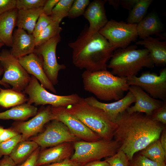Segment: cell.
<instances>
[{
	"instance_id": "cell-1",
	"label": "cell",
	"mask_w": 166,
	"mask_h": 166,
	"mask_svg": "<svg viewBox=\"0 0 166 166\" xmlns=\"http://www.w3.org/2000/svg\"><path fill=\"white\" fill-rule=\"evenodd\" d=\"M115 123L117 127L113 138L129 160L136 153L159 139L164 127L143 113L129 114L126 111L119 115Z\"/></svg>"
},
{
	"instance_id": "cell-2",
	"label": "cell",
	"mask_w": 166,
	"mask_h": 166,
	"mask_svg": "<svg viewBox=\"0 0 166 166\" xmlns=\"http://www.w3.org/2000/svg\"><path fill=\"white\" fill-rule=\"evenodd\" d=\"M68 45L72 49L74 65L90 72L107 70V62L117 49L99 32H89L86 28Z\"/></svg>"
},
{
	"instance_id": "cell-3",
	"label": "cell",
	"mask_w": 166,
	"mask_h": 166,
	"mask_svg": "<svg viewBox=\"0 0 166 166\" xmlns=\"http://www.w3.org/2000/svg\"><path fill=\"white\" fill-rule=\"evenodd\" d=\"M85 90L104 101L119 100L129 90L127 78L113 75L107 70L90 72L85 70L82 74Z\"/></svg>"
},
{
	"instance_id": "cell-4",
	"label": "cell",
	"mask_w": 166,
	"mask_h": 166,
	"mask_svg": "<svg viewBox=\"0 0 166 166\" xmlns=\"http://www.w3.org/2000/svg\"><path fill=\"white\" fill-rule=\"evenodd\" d=\"M154 65L147 49H137L136 45H132L115 50L107 68L113 75L128 79L136 76L143 67L152 68Z\"/></svg>"
},
{
	"instance_id": "cell-5",
	"label": "cell",
	"mask_w": 166,
	"mask_h": 166,
	"mask_svg": "<svg viewBox=\"0 0 166 166\" xmlns=\"http://www.w3.org/2000/svg\"><path fill=\"white\" fill-rule=\"evenodd\" d=\"M65 108L67 112L77 117L102 139H113L117 125L102 110L89 105L82 97L78 102Z\"/></svg>"
},
{
	"instance_id": "cell-6",
	"label": "cell",
	"mask_w": 166,
	"mask_h": 166,
	"mask_svg": "<svg viewBox=\"0 0 166 166\" xmlns=\"http://www.w3.org/2000/svg\"><path fill=\"white\" fill-rule=\"evenodd\" d=\"M74 153L70 159L81 164L111 156L120 149L119 143L115 140L101 139L95 141L79 140L73 143Z\"/></svg>"
},
{
	"instance_id": "cell-7",
	"label": "cell",
	"mask_w": 166,
	"mask_h": 166,
	"mask_svg": "<svg viewBox=\"0 0 166 166\" xmlns=\"http://www.w3.org/2000/svg\"><path fill=\"white\" fill-rule=\"evenodd\" d=\"M28 95L27 103L36 105H48L55 107H66L78 102L81 97L77 93L66 96L58 95L47 91L33 76L22 92Z\"/></svg>"
},
{
	"instance_id": "cell-8",
	"label": "cell",
	"mask_w": 166,
	"mask_h": 166,
	"mask_svg": "<svg viewBox=\"0 0 166 166\" xmlns=\"http://www.w3.org/2000/svg\"><path fill=\"white\" fill-rule=\"evenodd\" d=\"M0 64L4 70L2 82L10 85L15 91L22 92L28 85L31 76L18 59L13 56L10 50L3 49L0 53Z\"/></svg>"
},
{
	"instance_id": "cell-9",
	"label": "cell",
	"mask_w": 166,
	"mask_h": 166,
	"mask_svg": "<svg viewBox=\"0 0 166 166\" xmlns=\"http://www.w3.org/2000/svg\"><path fill=\"white\" fill-rule=\"evenodd\" d=\"M136 26L137 24L118 22L112 19L98 32L112 45L117 48H124L137 38Z\"/></svg>"
},
{
	"instance_id": "cell-10",
	"label": "cell",
	"mask_w": 166,
	"mask_h": 166,
	"mask_svg": "<svg viewBox=\"0 0 166 166\" xmlns=\"http://www.w3.org/2000/svg\"><path fill=\"white\" fill-rule=\"evenodd\" d=\"M61 40V36L59 34L41 45L36 47L34 52L42 59L45 73L53 85L58 82L59 71L66 67L64 64H59L56 58V47Z\"/></svg>"
},
{
	"instance_id": "cell-11",
	"label": "cell",
	"mask_w": 166,
	"mask_h": 166,
	"mask_svg": "<svg viewBox=\"0 0 166 166\" xmlns=\"http://www.w3.org/2000/svg\"><path fill=\"white\" fill-rule=\"evenodd\" d=\"M30 140L42 148L53 147L65 142H74L81 140L74 136L64 123L53 120L46 127L45 130L31 137Z\"/></svg>"
},
{
	"instance_id": "cell-12",
	"label": "cell",
	"mask_w": 166,
	"mask_h": 166,
	"mask_svg": "<svg viewBox=\"0 0 166 166\" xmlns=\"http://www.w3.org/2000/svg\"><path fill=\"white\" fill-rule=\"evenodd\" d=\"M129 86L136 85L145 91L151 97L162 101L166 100V68L161 69L158 75L145 71L139 77L134 76L127 79Z\"/></svg>"
},
{
	"instance_id": "cell-13",
	"label": "cell",
	"mask_w": 166,
	"mask_h": 166,
	"mask_svg": "<svg viewBox=\"0 0 166 166\" xmlns=\"http://www.w3.org/2000/svg\"><path fill=\"white\" fill-rule=\"evenodd\" d=\"M51 110L54 119L64 123L74 136L80 140L90 142L102 139L77 117L67 112L65 107L51 106Z\"/></svg>"
},
{
	"instance_id": "cell-14",
	"label": "cell",
	"mask_w": 166,
	"mask_h": 166,
	"mask_svg": "<svg viewBox=\"0 0 166 166\" xmlns=\"http://www.w3.org/2000/svg\"><path fill=\"white\" fill-rule=\"evenodd\" d=\"M53 120L51 106L48 105L40 110L28 121L16 123L13 128L18 133H21V141H23L36 135L42 131L46 123Z\"/></svg>"
},
{
	"instance_id": "cell-15",
	"label": "cell",
	"mask_w": 166,
	"mask_h": 166,
	"mask_svg": "<svg viewBox=\"0 0 166 166\" xmlns=\"http://www.w3.org/2000/svg\"><path fill=\"white\" fill-rule=\"evenodd\" d=\"M85 99L89 105L102 110L110 119L115 123L119 115L125 111L136 101L134 96L129 90L122 99L111 103L101 102L93 96Z\"/></svg>"
},
{
	"instance_id": "cell-16",
	"label": "cell",
	"mask_w": 166,
	"mask_h": 166,
	"mask_svg": "<svg viewBox=\"0 0 166 166\" xmlns=\"http://www.w3.org/2000/svg\"><path fill=\"white\" fill-rule=\"evenodd\" d=\"M129 90L134 96L136 101L134 105L129 107L126 110L128 113H144L146 115L151 116L153 112L161 107L163 104L164 101L153 98L138 86L130 85Z\"/></svg>"
},
{
	"instance_id": "cell-17",
	"label": "cell",
	"mask_w": 166,
	"mask_h": 166,
	"mask_svg": "<svg viewBox=\"0 0 166 166\" xmlns=\"http://www.w3.org/2000/svg\"><path fill=\"white\" fill-rule=\"evenodd\" d=\"M21 65L29 73L34 76L45 89L54 93L57 92L44 70L42 59L34 53L18 58Z\"/></svg>"
},
{
	"instance_id": "cell-18",
	"label": "cell",
	"mask_w": 166,
	"mask_h": 166,
	"mask_svg": "<svg viewBox=\"0 0 166 166\" xmlns=\"http://www.w3.org/2000/svg\"><path fill=\"white\" fill-rule=\"evenodd\" d=\"M74 151L73 142H65L39 152L36 166L50 164L70 159Z\"/></svg>"
},
{
	"instance_id": "cell-19",
	"label": "cell",
	"mask_w": 166,
	"mask_h": 166,
	"mask_svg": "<svg viewBox=\"0 0 166 166\" xmlns=\"http://www.w3.org/2000/svg\"><path fill=\"white\" fill-rule=\"evenodd\" d=\"M107 1L94 0L90 2L87 6L83 15L89 23V32H98L108 22L105 8Z\"/></svg>"
},
{
	"instance_id": "cell-20",
	"label": "cell",
	"mask_w": 166,
	"mask_h": 166,
	"mask_svg": "<svg viewBox=\"0 0 166 166\" xmlns=\"http://www.w3.org/2000/svg\"><path fill=\"white\" fill-rule=\"evenodd\" d=\"M11 47V53L18 59L33 53L36 48L35 38L32 34L18 28L14 31Z\"/></svg>"
},
{
	"instance_id": "cell-21",
	"label": "cell",
	"mask_w": 166,
	"mask_h": 166,
	"mask_svg": "<svg viewBox=\"0 0 166 166\" xmlns=\"http://www.w3.org/2000/svg\"><path fill=\"white\" fill-rule=\"evenodd\" d=\"M160 38L149 36L136 44L143 45L148 50L154 65L163 67L166 64V42L160 41Z\"/></svg>"
},
{
	"instance_id": "cell-22",
	"label": "cell",
	"mask_w": 166,
	"mask_h": 166,
	"mask_svg": "<svg viewBox=\"0 0 166 166\" xmlns=\"http://www.w3.org/2000/svg\"><path fill=\"white\" fill-rule=\"evenodd\" d=\"M18 9L15 8L0 15V39L6 46L11 47L13 35L16 26Z\"/></svg>"
},
{
	"instance_id": "cell-23",
	"label": "cell",
	"mask_w": 166,
	"mask_h": 166,
	"mask_svg": "<svg viewBox=\"0 0 166 166\" xmlns=\"http://www.w3.org/2000/svg\"><path fill=\"white\" fill-rule=\"evenodd\" d=\"M163 29L159 18L153 12L148 14L136 26L138 35L142 40L153 34L159 35Z\"/></svg>"
},
{
	"instance_id": "cell-24",
	"label": "cell",
	"mask_w": 166,
	"mask_h": 166,
	"mask_svg": "<svg viewBox=\"0 0 166 166\" xmlns=\"http://www.w3.org/2000/svg\"><path fill=\"white\" fill-rule=\"evenodd\" d=\"M43 7L28 10H18L16 26L32 34L37 21L43 13Z\"/></svg>"
},
{
	"instance_id": "cell-25",
	"label": "cell",
	"mask_w": 166,
	"mask_h": 166,
	"mask_svg": "<svg viewBox=\"0 0 166 166\" xmlns=\"http://www.w3.org/2000/svg\"><path fill=\"white\" fill-rule=\"evenodd\" d=\"M38 111L36 107L25 103L0 113V119L25 120L30 117L35 116Z\"/></svg>"
},
{
	"instance_id": "cell-26",
	"label": "cell",
	"mask_w": 166,
	"mask_h": 166,
	"mask_svg": "<svg viewBox=\"0 0 166 166\" xmlns=\"http://www.w3.org/2000/svg\"><path fill=\"white\" fill-rule=\"evenodd\" d=\"M39 146L31 140L19 142L16 145L9 156L16 165L26 160Z\"/></svg>"
},
{
	"instance_id": "cell-27",
	"label": "cell",
	"mask_w": 166,
	"mask_h": 166,
	"mask_svg": "<svg viewBox=\"0 0 166 166\" xmlns=\"http://www.w3.org/2000/svg\"><path fill=\"white\" fill-rule=\"evenodd\" d=\"M28 98L25 94L11 89L0 88V105L7 108L25 103Z\"/></svg>"
},
{
	"instance_id": "cell-28",
	"label": "cell",
	"mask_w": 166,
	"mask_h": 166,
	"mask_svg": "<svg viewBox=\"0 0 166 166\" xmlns=\"http://www.w3.org/2000/svg\"><path fill=\"white\" fill-rule=\"evenodd\" d=\"M140 154L148 159L161 163H166V153L160 139L154 141L141 150Z\"/></svg>"
},
{
	"instance_id": "cell-29",
	"label": "cell",
	"mask_w": 166,
	"mask_h": 166,
	"mask_svg": "<svg viewBox=\"0 0 166 166\" xmlns=\"http://www.w3.org/2000/svg\"><path fill=\"white\" fill-rule=\"evenodd\" d=\"M152 0H138L131 10L127 19L128 23L137 24L143 18Z\"/></svg>"
},
{
	"instance_id": "cell-30",
	"label": "cell",
	"mask_w": 166,
	"mask_h": 166,
	"mask_svg": "<svg viewBox=\"0 0 166 166\" xmlns=\"http://www.w3.org/2000/svg\"><path fill=\"white\" fill-rule=\"evenodd\" d=\"M60 22L53 21L35 38L36 47L39 46L52 38L60 34L62 28Z\"/></svg>"
},
{
	"instance_id": "cell-31",
	"label": "cell",
	"mask_w": 166,
	"mask_h": 166,
	"mask_svg": "<svg viewBox=\"0 0 166 166\" xmlns=\"http://www.w3.org/2000/svg\"><path fill=\"white\" fill-rule=\"evenodd\" d=\"M74 0H59L53 8L50 15L53 21L61 22L67 17Z\"/></svg>"
},
{
	"instance_id": "cell-32",
	"label": "cell",
	"mask_w": 166,
	"mask_h": 166,
	"mask_svg": "<svg viewBox=\"0 0 166 166\" xmlns=\"http://www.w3.org/2000/svg\"><path fill=\"white\" fill-rule=\"evenodd\" d=\"M90 3L89 0H74L67 17L70 18H74L83 15Z\"/></svg>"
},
{
	"instance_id": "cell-33",
	"label": "cell",
	"mask_w": 166,
	"mask_h": 166,
	"mask_svg": "<svg viewBox=\"0 0 166 166\" xmlns=\"http://www.w3.org/2000/svg\"><path fill=\"white\" fill-rule=\"evenodd\" d=\"M22 139L21 135L19 134L11 139L0 143V158L2 156H9L16 145Z\"/></svg>"
},
{
	"instance_id": "cell-34",
	"label": "cell",
	"mask_w": 166,
	"mask_h": 166,
	"mask_svg": "<svg viewBox=\"0 0 166 166\" xmlns=\"http://www.w3.org/2000/svg\"><path fill=\"white\" fill-rule=\"evenodd\" d=\"M129 166H166L165 163H161L152 161L140 153L134 155L129 160Z\"/></svg>"
},
{
	"instance_id": "cell-35",
	"label": "cell",
	"mask_w": 166,
	"mask_h": 166,
	"mask_svg": "<svg viewBox=\"0 0 166 166\" xmlns=\"http://www.w3.org/2000/svg\"><path fill=\"white\" fill-rule=\"evenodd\" d=\"M105 160L111 166H129V160L126 154L119 149L113 156L108 157Z\"/></svg>"
},
{
	"instance_id": "cell-36",
	"label": "cell",
	"mask_w": 166,
	"mask_h": 166,
	"mask_svg": "<svg viewBox=\"0 0 166 166\" xmlns=\"http://www.w3.org/2000/svg\"><path fill=\"white\" fill-rule=\"evenodd\" d=\"M18 10H28L43 7L47 0H17Z\"/></svg>"
},
{
	"instance_id": "cell-37",
	"label": "cell",
	"mask_w": 166,
	"mask_h": 166,
	"mask_svg": "<svg viewBox=\"0 0 166 166\" xmlns=\"http://www.w3.org/2000/svg\"><path fill=\"white\" fill-rule=\"evenodd\" d=\"M53 21L49 16L42 13L39 16L35 25L32 35L35 38Z\"/></svg>"
},
{
	"instance_id": "cell-38",
	"label": "cell",
	"mask_w": 166,
	"mask_h": 166,
	"mask_svg": "<svg viewBox=\"0 0 166 166\" xmlns=\"http://www.w3.org/2000/svg\"><path fill=\"white\" fill-rule=\"evenodd\" d=\"M151 117L155 121L163 124H166V100L164 101L163 104L161 107L153 112Z\"/></svg>"
},
{
	"instance_id": "cell-39",
	"label": "cell",
	"mask_w": 166,
	"mask_h": 166,
	"mask_svg": "<svg viewBox=\"0 0 166 166\" xmlns=\"http://www.w3.org/2000/svg\"><path fill=\"white\" fill-rule=\"evenodd\" d=\"M17 0H0V15L16 8Z\"/></svg>"
},
{
	"instance_id": "cell-40",
	"label": "cell",
	"mask_w": 166,
	"mask_h": 166,
	"mask_svg": "<svg viewBox=\"0 0 166 166\" xmlns=\"http://www.w3.org/2000/svg\"><path fill=\"white\" fill-rule=\"evenodd\" d=\"M39 147L21 164L17 166H36L38 157L40 152Z\"/></svg>"
},
{
	"instance_id": "cell-41",
	"label": "cell",
	"mask_w": 166,
	"mask_h": 166,
	"mask_svg": "<svg viewBox=\"0 0 166 166\" xmlns=\"http://www.w3.org/2000/svg\"><path fill=\"white\" fill-rule=\"evenodd\" d=\"M18 134L13 128L5 129L0 136V143L7 141Z\"/></svg>"
},
{
	"instance_id": "cell-42",
	"label": "cell",
	"mask_w": 166,
	"mask_h": 166,
	"mask_svg": "<svg viewBox=\"0 0 166 166\" xmlns=\"http://www.w3.org/2000/svg\"><path fill=\"white\" fill-rule=\"evenodd\" d=\"M59 0H47L43 7V13L48 16L50 15L52 10Z\"/></svg>"
},
{
	"instance_id": "cell-43",
	"label": "cell",
	"mask_w": 166,
	"mask_h": 166,
	"mask_svg": "<svg viewBox=\"0 0 166 166\" xmlns=\"http://www.w3.org/2000/svg\"><path fill=\"white\" fill-rule=\"evenodd\" d=\"M41 166H81V164L71 160L70 159L59 162L52 163Z\"/></svg>"
},
{
	"instance_id": "cell-44",
	"label": "cell",
	"mask_w": 166,
	"mask_h": 166,
	"mask_svg": "<svg viewBox=\"0 0 166 166\" xmlns=\"http://www.w3.org/2000/svg\"><path fill=\"white\" fill-rule=\"evenodd\" d=\"M138 0H121L120 5L124 8L131 10Z\"/></svg>"
},
{
	"instance_id": "cell-45",
	"label": "cell",
	"mask_w": 166,
	"mask_h": 166,
	"mask_svg": "<svg viewBox=\"0 0 166 166\" xmlns=\"http://www.w3.org/2000/svg\"><path fill=\"white\" fill-rule=\"evenodd\" d=\"M0 166H17L9 156H4L0 160Z\"/></svg>"
},
{
	"instance_id": "cell-46",
	"label": "cell",
	"mask_w": 166,
	"mask_h": 166,
	"mask_svg": "<svg viewBox=\"0 0 166 166\" xmlns=\"http://www.w3.org/2000/svg\"><path fill=\"white\" fill-rule=\"evenodd\" d=\"M82 166H111L105 160L104 161L97 160L87 163Z\"/></svg>"
},
{
	"instance_id": "cell-47",
	"label": "cell",
	"mask_w": 166,
	"mask_h": 166,
	"mask_svg": "<svg viewBox=\"0 0 166 166\" xmlns=\"http://www.w3.org/2000/svg\"><path fill=\"white\" fill-rule=\"evenodd\" d=\"M160 140L161 145L165 152L166 153V128L164 126L161 134Z\"/></svg>"
},
{
	"instance_id": "cell-48",
	"label": "cell",
	"mask_w": 166,
	"mask_h": 166,
	"mask_svg": "<svg viewBox=\"0 0 166 166\" xmlns=\"http://www.w3.org/2000/svg\"><path fill=\"white\" fill-rule=\"evenodd\" d=\"M109 3L115 9H117L120 5L121 0H108Z\"/></svg>"
},
{
	"instance_id": "cell-49",
	"label": "cell",
	"mask_w": 166,
	"mask_h": 166,
	"mask_svg": "<svg viewBox=\"0 0 166 166\" xmlns=\"http://www.w3.org/2000/svg\"><path fill=\"white\" fill-rule=\"evenodd\" d=\"M4 73L3 69L2 67L0 65V85H1L4 87L7 88L9 87L8 85L3 83L1 81L0 79L1 76Z\"/></svg>"
},
{
	"instance_id": "cell-50",
	"label": "cell",
	"mask_w": 166,
	"mask_h": 166,
	"mask_svg": "<svg viewBox=\"0 0 166 166\" xmlns=\"http://www.w3.org/2000/svg\"><path fill=\"white\" fill-rule=\"evenodd\" d=\"M5 129H4L3 127L0 126V136L2 133L4 131Z\"/></svg>"
},
{
	"instance_id": "cell-51",
	"label": "cell",
	"mask_w": 166,
	"mask_h": 166,
	"mask_svg": "<svg viewBox=\"0 0 166 166\" xmlns=\"http://www.w3.org/2000/svg\"><path fill=\"white\" fill-rule=\"evenodd\" d=\"M4 45V44L3 43L0 39V49Z\"/></svg>"
}]
</instances>
